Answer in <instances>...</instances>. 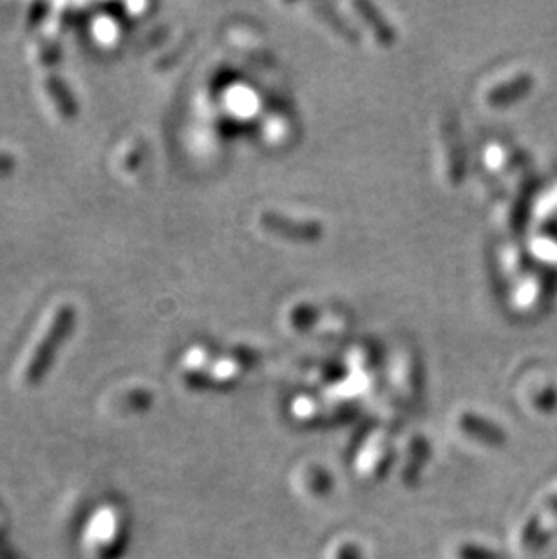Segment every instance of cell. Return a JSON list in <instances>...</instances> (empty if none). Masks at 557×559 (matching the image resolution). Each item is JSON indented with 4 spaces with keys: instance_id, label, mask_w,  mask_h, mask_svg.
<instances>
[{
    "instance_id": "obj_2",
    "label": "cell",
    "mask_w": 557,
    "mask_h": 559,
    "mask_svg": "<svg viewBox=\"0 0 557 559\" xmlns=\"http://www.w3.org/2000/svg\"><path fill=\"white\" fill-rule=\"evenodd\" d=\"M463 559H498L492 552L487 549H474V547H469V549L463 550Z\"/></svg>"
},
{
    "instance_id": "obj_3",
    "label": "cell",
    "mask_w": 557,
    "mask_h": 559,
    "mask_svg": "<svg viewBox=\"0 0 557 559\" xmlns=\"http://www.w3.org/2000/svg\"><path fill=\"white\" fill-rule=\"evenodd\" d=\"M545 516L557 518V494L548 498L547 503L543 505V514H539L538 518H545Z\"/></svg>"
},
{
    "instance_id": "obj_1",
    "label": "cell",
    "mask_w": 557,
    "mask_h": 559,
    "mask_svg": "<svg viewBox=\"0 0 557 559\" xmlns=\"http://www.w3.org/2000/svg\"><path fill=\"white\" fill-rule=\"evenodd\" d=\"M73 323V310L69 306H58L49 313L40 324L38 335L29 344L26 359H24V375L28 379H35L40 371L46 368L53 351L57 350L60 341L66 337Z\"/></svg>"
}]
</instances>
